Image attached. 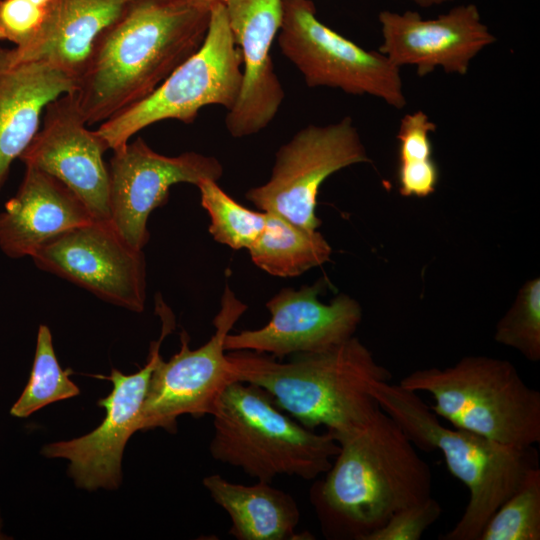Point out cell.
Masks as SVG:
<instances>
[{
  "instance_id": "obj_1",
  "label": "cell",
  "mask_w": 540,
  "mask_h": 540,
  "mask_svg": "<svg viewBox=\"0 0 540 540\" xmlns=\"http://www.w3.org/2000/svg\"><path fill=\"white\" fill-rule=\"evenodd\" d=\"M211 7L188 0H132L98 36L71 93L86 123L142 101L202 45Z\"/></svg>"
},
{
  "instance_id": "obj_2",
  "label": "cell",
  "mask_w": 540,
  "mask_h": 540,
  "mask_svg": "<svg viewBox=\"0 0 540 540\" xmlns=\"http://www.w3.org/2000/svg\"><path fill=\"white\" fill-rule=\"evenodd\" d=\"M336 441L340 450L313 494L327 535L365 540L394 513L432 496L430 466L383 410Z\"/></svg>"
},
{
  "instance_id": "obj_3",
  "label": "cell",
  "mask_w": 540,
  "mask_h": 540,
  "mask_svg": "<svg viewBox=\"0 0 540 540\" xmlns=\"http://www.w3.org/2000/svg\"><path fill=\"white\" fill-rule=\"evenodd\" d=\"M227 358L234 381L258 385L280 410L309 429L326 427L335 440L375 415L372 387L392 377L354 336L287 362L251 350L229 351Z\"/></svg>"
},
{
  "instance_id": "obj_4",
  "label": "cell",
  "mask_w": 540,
  "mask_h": 540,
  "mask_svg": "<svg viewBox=\"0 0 540 540\" xmlns=\"http://www.w3.org/2000/svg\"><path fill=\"white\" fill-rule=\"evenodd\" d=\"M372 395L381 410L404 431L415 447L442 453L449 472L469 491L457 523L440 540H479L497 508L539 467L535 446L518 448L473 432L448 428L419 396L399 384L375 383Z\"/></svg>"
},
{
  "instance_id": "obj_5",
  "label": "cell",
  "mask_w": 540,
  "mask_h": 540,
  "mask_svg": "<svg viewBox=\"0 0 540 540\" xmlns=\"http://www.w3.org/2000/svg\"><path fill=\"white\" fill-rule=\"evenodd\" d=\"M213 459L242 469L257 481L278 475L313 480L326 473L340 446L330 432L316 433L282 413L256 384L235 380L213 411Z\"/></svg>"
},
{
  "instance_id": "obj_6",
  "label": "cell",
  "mask_w": 540,
  "mask_h": 540,
  "mask_svg": "<svg viewBox=\"0 0 540 540\" xmlns=\"http://www.w3.org/2000/svg\"><path fill=\"white\" fill-rule=\"evenodd\" d=\"M398 384L430 394V409L455 428L518 448L540 443V392L507 360L467 356L415 370Z\"/></svg>"
},
{
  "instance_id": "obj_7",
  "label": "cell",
  "mask_w": 540,
  "mask_h": 540,
  "mask_svg": "<svg viewBox=\"0 0 540 540\" xmlns=\"http://www.w3.org/2000/svg\"><path fill=\"white\" fill-rule=\"evenodd\" d=\"M242 82V57L223 3L211 7L205 39L148 97L98 125L109 150L125 145L144 128L163 121L191 124L208 105L230 110Z\"/></svg>"
},
{
  "instance_id": "obj_8",
  "label": "cell",
  "mask_w": 540,
  "mask_h": 540,
  "mask_svg": "<svg viewBox=\"0 0 540 540\" xmlns=\"http://www.w3.org/2000/svg\"><path fill=\"white\" fill-rule=\"evenodd\" d=\"M282 11L277 35L281 53L308 87L370 95L396 109L406 105L400 68L323 24L312 0H282Z\"/></svg>"
},
{
  "instance_id": "obj_9",
  "label": "cell",
  "mask_w": 540,
  "mask_h": 540,
  "mask_svg": "<svg viewBox=\"0 0 540 540\" xmlns=\"http://www.w3.org/2000/svg\"><path fill=\"white\" fill-rule=\"evenodd\" d=\"M369 161L351 117L323 126L310 124L280 146L268 181L245 196L264 212L317 230L321 220L315 209L322 183L343 168Z\"/></svg>"
},
{
  "instance_id": "obj_10",
  "label": "cell",
  "mask_w": 540,
  "mask_h": 540,
  "mask_svg": "<svg viewBox=\"0 0 540 540\" xmlns=\"http://www.w3.org/2000/svg\"><path fill=\"white\" fill-rule=\"evenodd\" d=\"M246 310L247 305L226 285L211 338L201 347L190 349L189 337L183 331L180 350L168 361L158 358L137 419V431L163 428L175 433L179 416L211 415L220 393L234 381L224 341Z\"/></svg>"
},
{
  "instance_id": "obj_11",
  "label": "cell",
  "mask_w": 540,
  "mask_h": 540,
  "mask_svg": "<svg viewBox=\"0 0 540 540\" xmlns=\"http://www.w3.org/2000/svg\"><path fill=\"white\" fill-rule=\"evenodd\" d=\"M162 320L159 339L150 345L147 363L136 373L126 375L113 368L109 376L111 393L98 401L106 410L101 424L91 432L71 440L45 445L41 453L47 458L69 461L68 475L78 488L94 491L117 489L122 482V457L129 438L137 432L136 423L146 395L148 383L160 355V345L174 328L170 309L156 304Z\"/></svg>"
},
{
  "instance_id": "obj_12",
  "label": "cell",
  "mask_w": 540,
  "mask_h": 540,
  "mask_svg": "<svg viewBox=\"0 0 540 540\" xmlns=\"http://www.w3.org/2000/svg\"><path fill=\"white\" fill-rule=\"evenodd\" d=\"M41 270L133 312L146 300L143 250L127 243L110 221L93 220L42 245L32 256Z\"/></svg>"
},
{
  "instance_id": "obj_13",
  "label": "cell",
  "mask_w": 540,
  "mask_h": 540,
  "mask_svg": "<svg viewBox=\"0 0 540 540\" xmlns=\"http://www.w3.org/2000/svg\"><path fill=\"white\" fill-rule=\"evenodd\" d=\"M108 172L109 221L127 243L143 250L150 237L148 218L167 202L170 188L178 183L197 186L205 179L218 181L223 166L214 156L194 151L160 154L138 137L113 151Z\"/></svg>"
},
{
  "instance_id": "obj_14",
  "label": "cell",
  "mask_w": 540,
  "mask_h": 540,
  "mask_svg": "<svg viewBox=\"0 0 540 540\" xmlns=\"http://www.w3.org/2000/svg\"><path fill=\"white\" fill-rule=\"evenodd\" d=\"M107 150L68 93L46 106L38 131L19 160L63 183L94 220L109 221V172L103 158Z\"/></svg>"
},
{
  "instance_id": "obj_15",
  "label": "cell",
  "mask_w": 540,
  "mask_h": 540,
  "mask_svg": "<svg viewBox=\"0 0 540 540\" xmlns=\"http://www.w3.org/2000/svg\"><path fill=\"white\" fill-rule=\"evenodd\" d=\"M322 280L298 290L284 288L266 307L269 322L253 330L228 334L226 351L251 350L280 360L288 355L315 352L335 346L353 336L361 318L360 304L341 294L329 304L319 300Z\"/></svg>"
},
{
  "instance_id": "obj_16",
  "label": "cell",
  "mask_w": 540,
  "mask_h": 540,
  "mask_svg": "<svg viewBox=\"0 0 540 540\" xmlns=\"http://www.w3.org/2000/svg\"><path fill=\"white\" fill-rule=\"evenodd\" d=\"M379 22L383 39L379 52L398 68L415 66L419 76L437 67L464 76L471 60L496 41L472 3L433 19H423L415 11L384 10Z\"/></svg>"
},
{
  "instance_id": "obj_17",
  "label": "cell",
  "mask_w": 540,
  "mask_h": 540,
  "mask_svg": "<svg viewBox=\"0 0 540 540\" xmlns=\"http://www.w3.org/2000/svg\"><path fill=\"white\" fill-rule=\"evenodd\" d=\"M223 4L242 57V82L225 125L232 137L242 138L266 128L285 97L271 58L282 23V0H225Z\"/></svg>"
},
{
  "instance_id": "obj_18",
  "label": "cell",
  "mask_w": 540,
  "mask_h": 540,
  "mask_svg": "<svg viewBox=\"0 0 540 540\" xmlns=\"http://www.w3.org/2000/svg\"><path fill=\"white\" fill-rule=\"evenodd\" d=\"M93 220L63 183L25 166L17 192L0 212V249L9 258L31 257L50 240Z\"/></svg>"
},
{
  "instance_id": "obj_19",
  "label": "cell",
  "mask_w": 540,
  "mask_h": 540,
  "mask_svg": "<svg viewBox=\"0 0 540 540\" xmlns=\"http://www.w3.org/2000/svg\"><path fill=\"white\" fill-rule=\"evenodd\" d=\"M75 80L43 60L12 62L0 47V192L13 162L37 133L46 106L72 93Z\"/></svg>"
},
{
  "instance_id": "obj_20",
  "label": "cell",
  "mask_w": 540,
  "mask_h": 540,
  "mask_svg": "<svg viewBox=\"0 0 540 540\" xmlns=\"http://www.w3.org/2000/svg\"><path fill=\"white\" fill-rule=\"evenodd\" d=\"M212 500L229 515V534L238 540L314 539L296 533L300 512L294 498L268 482L243 485L218 474L203 479Z\"/></svg>"
},
{
  "instance_id": "obj_21",
  "label": "cell",
  "mask_w": 540,
  "mask_h": 540,
  "mask_svg": "<svg viewBox=\"0 0 540 540\" xmlns=\"http://www.w3.org/2000/svg\"><path fill=\"white\" fill-rule=\"evenodd\" d=\"M130 1L62 0L49 36L21 62L47 61L73 78L76 84L94 42Z\"/></svg>"
},
{
  "instance_id": "obj_22",
  "label": "cell",
  "mask_w": 540,
  "mask_h": 540,
  "mask_svg": "<svg viewBox=\"0 0 540 540\" xmlns=\"http://www.w3.org/2000/svg\"><path fill=\"white\" fill-rule=\"evenodd\" d=\"M255 265L278 277H296L330 259L332 249L317 230L266 212V224L248 249Z\"/></svg>"
},
{
  "instance_id": "obj_23",
  "label": "cell",
  "mask_w": 540,
  "mask_h": 540,
  "mask_svg": "<svg viewBox=\"0 0 540 540\" xmlns=\"http://www.w3.org/2000/svg\"><path fill=\"white\" fill-rule=\"evenodd\" d=\"M436 124L421 111L406 114L400 122L398 184L406 197H426L432 194L439 180V170L433 160L430 134Z\"/></svg>"
},
{
  "instance_id": "obj_24",
  "label": "cell",
  "mask_w": 540,
  "mask_h": 540,
  "mask_svg": "<svg viewBox=\"0 0 540 540\" xmlns=\"http://www.w3.org/2000/svg\"><path fill=\"white\" fill-rule=\"evenodd\" d=\"M72 373L71 368H61L50 329L46 325H40L29 381L12 405L10 414L26 418L51 403L77 396L80 390L70 379Z\"/></svg>"
},
{
  "instance_id": "obj_25",
  "label": "cell",
  "mask_w": 540,
  "mask_h": 540,
  "mask_svg": "<svg viewBox=\"0 0 540 540\" xmlns=\"http://www.w3.org/2000/svg\"><path fill=\"white\" fill-rule=\"evenodd\" d=\"M197 187L201 205L210 217L209 232L214 240L235 250H248L265 227L266 212L253 211L236 202L217 181L205 179Z\"/></svg>"
},
{
  "instance_id": "obj_26",
  "label": "cell",
  "mask_w": 540,
  "mask_h": 540,
  "mask_svg": "<svg viewBox=\"0 0 540 540\" xmlns=\"http://www.w3.org/2000/svg\"><path fill=\"white\" fill-rule=\"evenodd\" d=\"M62 0H0V41L13 62L25 60L49 36Z\"/></svg>"
},
{
  "instance_id": "obj_27",
  "label": "cell",
  "mask_w": 540,
  "mask_h": 540,
  "mask_svg": "<svg viewBox=\"0 0 540 540\" xmlns=\"http://www.w3.org/2000/svg\"><path fill=\"white\" fill-rule=\"evenodd\" d=\"M540 539V468L532 469L519 488L492 514L479 540Z\"/></svg>"
},
{
  "instance_id": "obj_28",
  "label": "cell",
  "mask_w": 540,
  "mask_h": 540,
  "mask_svg": "<svg viewBox=\"0 0 540 540\" xmlns=\"http://www.w3.org/2000/svg\"><path fill=\"white\" fill-rule=\"evenodd\" d=\"M494 340L520 352L527 360H540V279L527 281L514 303L496 325Z\"/></svg>"
},
{
  "instance_id": "obj_29",
  "label": "cell",
  "mask_w": 540,
  "mask_h": 540,
  "mask_svg": "<svg viewBox=\"0 0 540 540\" xmlns=\"http://www.w3.org/2000/svg\"><path fill=\"white\" fill-rule=\"evenodd\" d=\"M443 512L432 496L394 513L388 521L365 540H419Z\"/></svg>"
},
{
  "instance_id": "obj_30",
  "label": "cell",
  "mask_w": 540,
  "mask_h": 540,
  "mask_svg": "<svg viewBox=\"0 0 540 540\" xmlns=\"http://www.w3.org/2000/svg\"><path fill=\"white\" fill-rule=\"evenodd\" d=\"M415 2L417 5L421 7H430L434 5H440L445 2L453 1V0H411Z\"/></svg>"
},
{
  "instance_id": "obj_31",
  "label": "cell",
  "mask_w": 540,
  "mask_h": 540,
  "mask_svg": "<svg viewBox=\"0 0 540 540\" xmlns=\"http://www.w3.org/2000/svg\"><path fill=\"white\" fill-rule=\"evenodd\" d=\"M188 1L195 4L207 6V7H212L214 4L225 2V0H188Z\"/></svg>"
},
{
  "instance_id": "obj_32",
  "label": "cell",
  "mask_w": 540,
  "mask_h": 540,
  "mask_svg": "<svg viewBox=\"0 0 540 540\" xmlns=\"http://www.w3.org/2000/svg\"><path fill=\"white\" fill-rule=\"evenodd\" d=\"M9 539V537H6V535L2 532V520L0 518V540Z\"/></svg>"
}]
</instances>
